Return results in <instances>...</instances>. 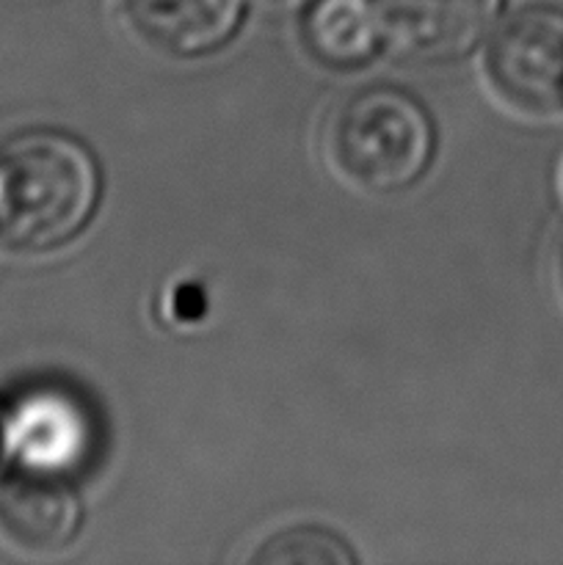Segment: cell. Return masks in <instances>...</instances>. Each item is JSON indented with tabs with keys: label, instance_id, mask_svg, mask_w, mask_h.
<instances>
[{
	"label": "cell",
	"instance_id": "cell-2",
	"mask_svg": "<svg viewBox=\"0 0 563 565\" xmlns=\"http://www.w3.org/2000/svg\"><path fill=\"white\" fill-rule=\"evenodd\" d=\"M331 154L348 182L392 193L419 180L434 154V127L417 99L370 88L348 99L331 127Z\"/></svg>",
	"mask_w": 563,
	"mask_h": 565
},
{
	"label": "cell",
	"instance_id": "cell-4",
	"mask_svg": "<svg viewBox=\"0 0 563 565\" xmlns=\"http://www.w3.org/2000/svg\"><path fill=\"white\" fill-rule=\"evenodd\" d=\"M491 83L508 103L524 110L563 105V14L524 9L495 36L486 58Z\"/></svg>",
	"mask_w": 563,
	"mask_h": 565
},
{
	"label": "cell",
	"instance_id": "cell-7",
	"mask_svg": "<svg viewBox=\"0 0 563 565\" xmlns=\"http://www.w3.org/2000/svg\"><path fill=\"white\" fill-rule=\"evenodd\" d=\"M243 0H125L132 31L171 55L221 47L241 20Z\"/></svg>",
	"mask_w": 563,
	"mask_h": 565
},
{
	"label": "cell",
	"instance_id": "cell-3",
	"mask_svg": "<svg viewBox=\"0 0 563 565\" xmlns=\"http://www.w3.org/2000/svg\"><path fill=\"white\" fill-rule=\"evenodd\" d=\"M94 419L77 395L42 386L17 397L3 419V445L22 472L64 475L86 463L94 450Z\"/></svg>",
	"mask_w": 563,
	"mask_h": 565
},
{
	"label": "cell",
	"instance_id": "cell-10",
	"mask_svg": "<svg viewBox=\"0 0 563 565\" xmlns=\"http://www.w3.org/2000/svg\"><path fill=\"white\" fill-rule=\"evenodd\" d=\"M248 3L265 14H293V11L304 9L309 0H248Z\"/></svg>",
	"mask_w": 563,
	"mask_h": 565
},
{
	"label": "cell",
	"instance_id": "cell-1",
	"mask_svg": "<svg viewBox=\"0 0 563 565\" xmlns=\"http://www.w3.org/2000/svg\"><path fill=\"white\" fill-rule=\"evenodd\" d=\"M99 171L64 132L36 130L0 147V235L20 248H55L92 218Z\"/></svg>",
	"mask_w": 563,
	"mask_h": 565
},
{
	"label": "cell",
	"instance_id": "cell-11",
	"mask_svg": "<svg viewBox=\"0 0 563 565\" xmlns=\"http://www.w3.org/2000/svg\"><path fill=\"white\" fill-rule=\"evenodd\" d=\"M0 441H3V419H0Z\"/></svg>",
	"mask_w": 563,
	"mask_h": 565
},
{
	"label": "cell",
	"instance_id": "cell-8",
	"mask_svg": "<svg viewBox=\"0 0 563 565\" xmlns=\"http://www.w3.org/2000/svg\"><path fill=\"white\" fill-rule=\"evenodd\" d=\"M315 58L337 70L364 64L384 36L379 6L373 0H318L304 25Z\"/></svg>",
	"mask_w": 563,
	"mask_h": 565
},
{
	"label": "cell",
	"instance_id": "cell-9",
	"mask_svg": "<svg viewBox=\"0 0 563 565\" xmlns=\"http://www.w3.org/2000/svg\"><path fill=\"white\" fill-rule=\"evenodd\" d=\"M254 563L259 565H348L353 563L351 552L323 530L301 527L276 535L268 546L257 552Z\"/></svg>",
	"mask_w": 563,
	"mask_h": 565
},
{
	"label": "cell",
	"instance_id": "cell-6",
	"mask_svg": "<svg viewBox=\"0 0 563 565\" xmlns=\"http://www.w3.org/2000/svg\"><path fill=\"white\" fill-rule=\"evenodd\" d=\"M81 505L64 478L22 472L0 486V541L25 555H53L75 539Z\"/></svg>",
	"mask_w": 563,
	"mask_h": 565
},
{
	"label": "cell",
	"instance_id": "cell-12",
	"mask_svg": "<svg viewBox=\"0 0 563 565\" xmlns=\"http://www.w3.org/2000/svg\"><path fill=\"white\" fill-rule=\"evenodd\" d=\"M561 276H563V254H561Z\"/></svg>",
	"mask_w": 563,
	"mask_h": 565
},
{
	"label": "cell",
	"instance_id": "cell-5",
	"mask_svg": "<svg viewBox=\"0 0 563 565\" xmlns=\"http://www.w3.org/2000/svg\"><path fill=\"white\" fill-rule=\"evenodd\" d=\"M386 36L423 58H456L491 28L500 0H375Z\"/></svg>",
	"mask_w": 563,
	"mask_h": 565
}]
</instances>
